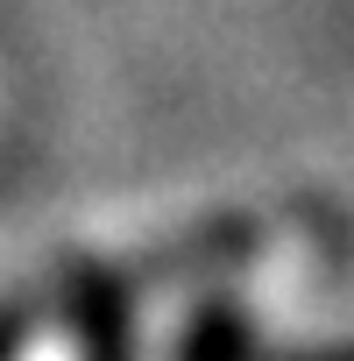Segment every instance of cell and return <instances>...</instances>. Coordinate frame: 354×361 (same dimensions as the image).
Returning a JSON list of instances; mask_svg holds the SVG:
<instances>
[{"label": "cell", "mask_w": 354, "mask_h": 361, "mask_svg": "<svg viewBox=\"0 0 354 361\" xmlns=\"http://www.w3.org/2000/svg\"><path fill=\"white\" fill-rule=\"evenodd\" d=\"M71 326H78V340H85V361H135V326H128V283H121V276L78 269Z\"/></svg>", "instance_id": "1"}, {"label": "cell", "mask_w": 354, "mask_h": 361, "mask_svg": "<svg viewBox=\"0 0 354 361\" xmlns=\"http://www.w3.org/2000/svg\"><path fill=\"white\" fill-rule=\"evenodd\" d=\"M29 333H36V305H0V361H22Z\"/></svg>", "instance_id": "2"}]
</instances>
